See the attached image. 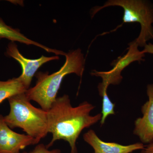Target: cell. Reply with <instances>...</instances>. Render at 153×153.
I'll list each match as a JSON object with an SVG mask.
<instances>
[{
    "label": "cell",
    "mask_w": 153,
    "mask_h": 153,
    "mask_svg": "<svg viewBox=\"0 0 153 153\" xmlns=\"http://www.w3.org/2000/svg\"><path fill=\"white\" fill-rule=\"evenodd\" d=\"M94 108L86 101L77 106H72L67 94L57 97L47 111L48 132L52 135V140L46 146L47 149L52 147L56 141L63 140L69 143L71 153H78L76 143L81 132L101 120V113L90 114Z\"/></svg>",
    "instance_id": "6da1fadb"
},
{
    "label": "cell",
    "mask_w": 153,
    "mask_h": 153,
    "mask_svg": "<svg viewBox=\"0 0 153 153\" xmlns=\"http://www.w3.org/2000/svg\"><path fill=\"white\" fill-rule=\"evenodd\" d=\"M65 56L66 62L59 71L51 74L48 72L36 73V85L25 92L29 100L36 102L46 111L51 108L56 100L58 90L65 76L74 73L81 77L83 74L85 60L81 49L70 51Z\"/></svg>",
    "instance_id": "7a4b0ae2"
},
{
    "label": "cell",
    "mask_w": 153,
    "mask_h": 153,
    "mask_svg": "<svg viewBox=\"0 0 153 153\" xmlns=\"http://www.w3.org/2000/svg\"><path fill=\"white\" fill-rule=\"evenodd\" d=\"M8 100L10 111L4 117L5 123L11 129L22 128L39 143L49 133L47 111L33 106L25 93L11 97Z\"/></svg>",
    "instance_id": "3957f363"
},
{
    "label": "cell",
    "mask_w": 153,
    "mask_h": 153,
    "mask_svg": "<svg viewBox=\"0 0 153 153\" xmlns=\"http://www.w3.org/2000/svg\"><path fill=\"white\" fill-rule=\"evenodd\" d=\"M110 6H119L124 10V23H139L141 31L135 39L139 47H144L147 41L153 39V9L146 2L141 0H110L101 7L92 10L91 16L102 9Z\"/></svg>",
    "instance_id": "277c9868"
},
{
    "label": "cell",
    "mask_w": 153,
    "mask_h": 153,
    "mask_svg": "<svg viewBox=\"0 0 153 153\" xmlns=\"http://www.w3.org/2000/svg\"><path fill=\"white\" fill-rule=\"evenodd\" d=\"M129 45L128 52L111 63L113 66L112 69L107 71H98L94 70L91 74L93 76H99L102 79V82L98 84V90L99 95L104 91L107 90L110 85H118L121 82L123 76L121 75L122 71L124 68L134 61L140 62L143 61V57L145 54L142 51L138 49V44L135 40L131 42Z\"/></svg>",
    "instance_id": "5b68a950"
},
{
    "label": "cell",
    "mask_w": 153,
    "mask_h": 153,
    "mask_svg": "<svg viewBox=\"0 0 153 153\" xmlns=\"http://www.w3.org/2000/svg\"><path fill=\"white\" fill-rule=\"evenodd\" d=\"M38 143L33 137L13 131L0 115V153H20L28 146Z\"/></svg>",
    "instance_id": "8992f818"
},
{
    "label": "cell",
    "mask_w": 153,
    "mask_h": 153,
    "mask_svg": "<svg viewBox=\"0 0 153 153\" xmlns=\"http://www.w3.org/2000/svg\"><path fill=\"white\" fill-rule=\"evenodd\" d=\"M7 54L17 60L22 66V74L19 77L28 89L30 88L33 77L36 74L38 68L47 62L59 59L58 56L50 57L42 56L37 59H27L21 54L16 44L13 42L9 44L7 48Z\"/></svg>",
    "instance_id": "52a82bcc"
},
{
    "label": "cell",
    "mask_w": 153,
    "mask_h": 153,
    "mask_svg": "<svg viewBox=\"0 0 153 153\" xmlns=\"http://www.w3.org/2000/svg\"><path fill=\"white\" fill-rule=\"evenodd\" d=\"M146 91L149 100L142 106L143 117L135 121L133 131L143 144L153 141V84H148Z\"/></svg>",
    "instance_id": "ba28073f"
},
{
    "label": "cell",
    "mask_w": 153,
    "mask_h": 153,
    "mask_svg": "<svg viewBox=\"0 0 153 153\" xmlns=\"http://www.w3.org/2000/svg\"><path fill=\"white\" fill-rule=\"evenodd\" d=\"M83 138L96 153H131L134 151L141 150L145 146L142 143L125 146L117 143L103 141L92 129L89 130L84 134Z\"/></svg>",
    "instance_id": "9c48e42d"
},
{
    "label": "cell",
    "mask_w": 153,
    "mask_h": 153,
    "mask_svg": "<svg viewBox=\"0 0 153 153\" xmlns=\"http://www.w3.org/2000/svg\"><path fill=\"white\" fill-rule=\"evenodd\" d=\"M0 38H6L12 42H20L27 45H33L40 47L45 51H48V47L38 42L30 40L22 34L19 29H14L8 26L0 18Z\"/></svg>",
    "instance_id": "30bf717a"
},
{
    "label": "cell",
    "mask_w": 153,
    "mask_h": 153,
    "mask_svg": "<svg viewBox=\"0 0 153 153\" xmlns=\"http://www.w3.org/2000/svg\"><path fill=\"white\" fill-rule=\"evenodd\" d=\"M27 88L20 77H15L7 81H0V104L4 100L19 94L25 93Z\"/></svg>",
    "instance_id": "8fae6325"
},
{
    "label": "cell",
    "mask_w": 153,
    "mask_h": 153,
    "mask_svg": "<svg viewBox=\"0 0 153 153\" xmlns=\"http://www.w3.org/2000/svg\"><path fill=\"white\" fill-rule=\"evenodd\" d=\"M102 98V117L100 121L102 126L104 124L107 117L111 115H114V103H113L108 96L107 91H104L101 96Z\"/></svg>",
    "instance_id": "7c38bea8"
},
{
    "label": "cell",
    "mask_w": 153,
    "mask_h": 153,
    "mask_svg": "<svg viewBox=\"0 0 153 153\" xmlns=\"http://www.w3.org/2000/svg\"><path fill=\"white\" fill-rule=\"evenodd\" d=\"M22 153H61V151L59 149L49 150L46 146L40 144L37 145L33 150L30 152H24Z\"/></svg>",
    "instance_id": "4fadbf2b"
},
{
    "label": "cell",
    "mask_w": 153,
    "mask_h": 153,
    "mask_svg": "<svg viewBox=\"0 0 153 153\" xmlns=\"http://www.w3.org/2000/svg\"><path fill=\"white\" fill-rule=\"evenodd\" d=\"M140 153H153V141L145 146Z\"/></svg>",
    "instance_id": "5bb4252c"
},
{
    "label": "cell",
    "mask_w": 153,
    "mask_h": 153,
    "mask_svg": "<svg viewBox=\"0 0 153 153\" xmlns=\"http://www.w3.org/2000/svg\"><path fill=\"white\" fill-rule=\"evenodd\" d=\"M142 51L144 54L148 53L153 54V44L151 43L146 44L144 46V49Z\"/></svg>",
    "instance_id": "9a60e30c"
},
{
    "label": "cell",
    "mask_w": 153,
    "mask_h": 153,
    "mask_svg": "<svg viewBox=\"0 0 153 153\" xmlns=\"http://www.w3.org/2000/svg\"><path fill=\"white\" fill-rule=\"evenodd\" d=\"M94 153H96L94 152Z\"/></svg>",
    "instance_id": "2e32d148"
}]
</instances>
